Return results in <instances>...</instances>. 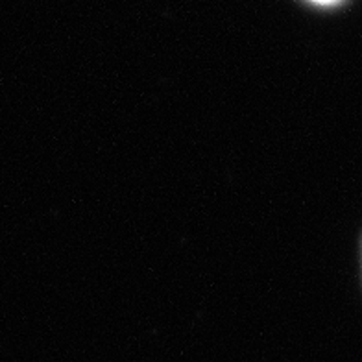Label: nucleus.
<instances>
[{"mask_svg":"<svg viewBox=\"0 0 362 362\" xmlns=\"http://www.w3.org/2000/svg\"><path fill=\"white\" fill-rule=\"evenodd\" d=\"M309 2H313V4H316V6H324V8H329V6L340 4L342 0H309Z\"/></svg>","mask_w":362,"mask_h":362,"instance_id":"nucleus-1","label":"nucleus"}]
</instances>
